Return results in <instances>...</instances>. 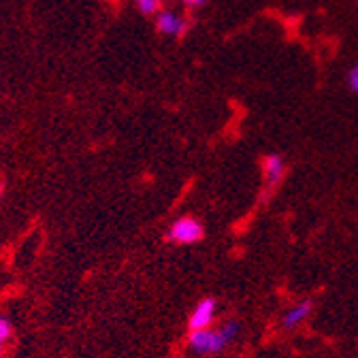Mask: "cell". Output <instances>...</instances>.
<instances>
[{
	"instance_id": "6da1fadb",
	"label": "cell",
	"mask_w": 358,
	"mask_h": 358,
	"mask_svg": "<svg viewBox=\"0 0 358 358\" xmlns=\"http://www.w3.org/2000/svg\"><path fill=\"white\" fill-rule=\"evenodd\" d=\"M229 345V341L222 337L220 329H203V331H192L190 339H188V348L190 352L199 354V356H209V354H217L220 350H224Z\"/></svg>"
},
{
	"instance_id": "7a4b0ae2",
	"label": "cell",
	"mask_w": 358,
	"mask_h": 358,
	"mask_svg": "<svg viewBox=\"0 0 358 358\" xmlns=\"http://www.w3.org/2000/svg\"><path fill=\"white\" fill-rule=\"evenodd\" d=\"M203 224L194 217H179L177 222H173V227L169 229V241L173 243H196L203 239Z\"/></svg>"
},
{
	"instance_id": "3957f363",
	"label": "cell",
	"mask_w": 358,
	"mask_h": 358,
	"mask_svg": "<svg viewBox=\"0 0 358 358\" xmlns=\"http://www.w3.org/2000/svg\"><path fill=\"white\" fill-rule=\"evenodd\" d=\"M215 301L213 299H203L190 316V329L192 331H203V329H209V324L213 322L215 318Z\"/></svg>"
},
{
	"instance_id": "277c9868",
	"label": "cell",
	"mask_w": 358,
	"mask_h": 358,
	"mask_svg": "<svg viewBox=\"0 0 358 358\" xmlns=\"http://www.w3.org/2000/svg\"><path fill=\"white\" fill-rule=\"evenodd\" d=\"M156 28L162 32V34H171V36H182L188 28L186 20L179 17L177 13L173 11H158V17H156Z\"/></svg>"
},
{
	"instance_id": "5b68a950",
	"label": "cell",
	"mask_w": 358,
	"mask_h": 358,
	"mask_svg": "<svg viewBox=\"0 0 358 358\" xmlns=\"http://www.w3.org/2000/svg\"><path fill=\"white\" fill-rule=\"evenodd\" d=\"M309 313H311V301L305 299L296 305H292L286 313H284V318H282V329H296L299 324H303L307 318H309Z\"/></svg>"
},
{
	"instance_id": "8992f818",
	"label": "cell",
	"mask_w": 358,
	"mask_h": 358,
	"mask_svg": "<svg viewBox=\"0 0 358 358\" xmlns=\"http://www.w3.org/2000/svg\"><path fill=\"white\" fill-rule=\"evenodd\" d=\"M284 175V160L278 154H271L264 158V177H266V186L273 188L280 184V179Z\"/></svg>"
},
{
	"instance_id": "52a82bcc",
	"label": "cell",
	"mask_w": 358,
	"mask_h": 358,
	"mask_svg": "<svg viewBox=\"0 0 358 358\" xmlns=\"http://www.w3.org/2000/svg\"><path fill=\"white\" fill-rule=\"evenodd\" d=\"M220 333H222V337H224V339H227V341L231 343V341H235V339H237V335L241 333V324H239V322H235V320H231V322H227V324H222Z\"/></svg>"
},
{
	"instance_id": "ba28073f",
	"label": "cell",
	"mask_w": 358,
	"mask_h": 358,
	"mask_svg": "<svg viewBox=\"0 0 358 358\" xmlns=\"http://www.w3.org/2000/svg\"><path fill=\"white\" fill-rule=\"evenodd\" d=\"M134 5L143 15H154L160 11V0H134Z\"/></svg>"
},
{
	"instance_id": "9c48e42d",
	"label": "cell",
	"mask_w": 358,
	"mask_h": 358,
	"mask_svg": "<svg viewBox=\"0 0 358 358\" xmlns=\"http://www.w3.org/2000/svg\"><path fill=\"white\" fill-rule=\"evenodd\" d=\"M9 335H11L9 322H7L5 318H0V354H3V345H5V341L9 339Z\"/></svg>"
},
{
	"instance_id": "30bf717a",
	"label": "cell",
	"mask_w": 358,
	"mask_h": 358,
	"mask_svg": "<svg viewBox=\"0 0 358 358\" xmlns=\"http://www.w3.org/2000/svg\"><path fill=\"white\" fill-rule=\"evenodd\" d=\"M348 81H350V87L358 94V64L350 71V79H348Z\"/></svg>"
},
{
	"instance_id": "8fae6325",
	"label": "cell",
	"mask_w": 358,
	"mask_h": 358,
	"mask_svg": "<svg viewBox=\"0 0 358 358\" xmlns=\"http://www.w3.org/2000/svg\"><path fill=\"white\" fill-rule=\"evenodd\" d=\"M184 3L188 5V7H203L207 0H184Z\"/></svg>"
},
{
	"instance_id": "7c38bea8",
	"label": "cell",
	"mask_w": 358,
	"mask_h": 358,
	"mask_svg": "<svg viewBox=\"0 0 358 358\" xmlns=\"http://www.w3.org/2000/svg\"><path fill=\"white\" fill-rule=\"evenodd\" d=\"M3 192H5V190H3V184H0V199H3Z\"/></svg>"
}]
</instances>
